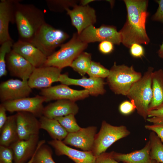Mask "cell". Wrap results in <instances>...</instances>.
<instances>
[{
  "mask_svg": "<svg viewBox=\"0 0 163 163\" xmlns=\"http://www.w3.org/2000/svg\"><path fill=\"white\" fill-rule=\"evenodd\" d=\"M127 15L125 23L119 32L122 43L129 48L134 43L147 45L150 39L146 30V23L149 13L148 1L124 0Z\"/></svg>",
  "mask_w": 163,
  "mask_h": 163,
  "instance_id": "6da1fadb",
  "label": "cell"
},
{
  "mask_svg": "<svg viewBox=\"0 0 163 163\" xmlns=\"http://www.w3.org/2000/svg\"><path fill=\"white\" fill-rule=\"evenodd\" d=\"M16 1L14 20L19 40L30 42L45 22L44 14L41 9L31 4H24Z\"/></svg>",
  "mask_w": 163,
  "mask_h": 163,
  "instance_id": "7a4b0ae2",
  "label": "cell"
},
{
  "mask_svg": "<svg viewBox=\"0 0 163 163\" xmlns=\"http://www.w3.org/2000/svg\"><path fill=\"white\" fill-rule=\"evenodd\" d=\"M154 70L153 67H149L141 78L132 85L126 96L145 121L148 118L149 107L152 98V75Z\"/></svg>",
  "mask_w": 163,
  "mask_h": 163,
  "instance_id": "3957f363",
  "label": "cell"
},
{
  "mask_svg": "<svg viewBox=\"0 0 163 163\" xmlns=\"http://www.w3.org/2000/svg\"><path fill=\"white\" fill-rule=\"evenodd\" d=\"M142 76L141 73L136 71L133 66L117 65L115 62L109 70L107 82L115 94L126 96L132 85Z\"/></svg>",
  "mask_w": 163,
  "mask_h": 163,
  "instance_id": "277c9868",
  "label": "cell"
},
{
  "mask_svg": "<svg viewBox=\"0 0 163 163\" xmlns=\"http://www.w3.org/2000/svg\"><path fill=\"white\" fill-rule=\"evenodd\" d=\"M88 44L82 41L78 34L74 33L67 43L60 48L47 57L44 66H53L61 69L70 66L75 59L87 47Z\"/></svg>",
  "mask_w": 163,
  "mask_h": 163,
  "instance_id": "5b68a950",
  "label": "cell"
},
{
  "mask_svg": "<svg viewBox=\"0 0 163 163\" xmlns=\"http://www.w3.org/2000/svg\"><path fill=\"white\" fill-rule=\"evenodd\" d=\"M69 37V35L63 31L56 29L45 22L30 43L48 57L55 52L56 49L60 46Z\"/></svg>",
  "mask_w": 163,
  "mask_h": 163,
  "instance_id": "8992f818",
  "label": "cell"
},
{
  "mask_svg": "<svg viewBox=\"0 0 163 163\" xmlns=\"http://www.w3.org/2000/svg\"><path fill=\"white\" fill-rule=\"evenodd\" d=\"M130 133L125 126H114L103 120L99 132L96 135L91 152L97 156L105 152L115 142L127 137Z\"/></svg>",
  "mask_w": 163,
  "mask_h": 163,
  "instance_id": "52a82bcc",
  "label": "cell"
},
{
  "mask_svg": "<svg viewBox=\"0 0 163 163\" xmlns=\"http://www.w3.org/2000/svg\"><path fill=\"white\" fill-rule=\"evenodd\" d=\"M78 35L82 41L87 44L104 41H109L118 45L122 43L120 33L113 26L102 25L97 28L93 25H91L83 30Z\"/></svg>",
  "mask_w": 163,
  "mask_h": 163,
  "instance_id": "ba28073f",
  "label": "cell"
},
{
  "mask_svg": "<svg viewBox=\"0 0 163 163\" xmlns=\"http://www.w3.org/2000/svg\"><path fill=\"white\" fill-rule=\"evenodd\" d=\"M46 99L41 95L32 97H25L2 103L7 111L10 112H26L31 113L36 117L43 116L44 108L43 102Z\"/></svg>",
  "mask_w": 163,
  "mask_h": 163,
  "instance_id": "9c48e42d",
  "label": "cell"
},
{
  "mask_svg": "<svg viewBox=\"0 0 163 163\" xmlns=\"http://www.w3.org/2000/svg\"><path fill=\"white\" fill-rule=\"evenodd\" d=\"M40 93L45 98L46 102L62 99L75 102L86 98L90 95L86 90H76L62 84L41 89Z\"/></svg>",
  "mask_w": 163,
  "mask_h": 163,
  "instance_id": "30bf717a",
  "label": "cell"
},
{
  "mask_svg": "<svg viewBox=\"0 0 163 163\" xmlns=\"http://www.w3.org/2000/svg\"><path fill=\"white\" fill-rule=\"evenodd\" d=\"M62 70L53 66L35 68L27 81L28 84L32 89L50 87L54 82H59Z\"/></svg>",
  "mask_w": 163,
  "mask_h": 163,
  "instance_id": "8fae6325",
  "label": "cell"
},
{
  "mask_svg": "<svg viewBox=\"0 0 163 163\" xmlns=\"http://www.w3.org/2000/svg\"><path fill=\"white\" fill-rule=\"evenodd\" d=\"M32 92L27 81L11 79L0 84V100L2 103L28 97Z\"/></svg>",
  "mask_w": 163,
  "mask_h": 163,
  "instance_id": "7c38bea8",
  "label": "cell"
},
{
  "mask_svg": "<svg viewBox=\"0 0 163 163\" xmlns=\"http://www.w3.org/2000/svg\"><path fill=\"white\" fill-rule=\"evenodd\" d=\"M71 19L72 24L76 29L78 34H79L88 27L93 25L96 21L95 10L88 5H74L72 9L66 10Z\"/></svg>",
  "mask_w": 163,
  "mask_h": 163,
  "instance_id": "4fadbf2b",
  "label": "cell"
},
{
  "mask_svg": "<svg viewBox=\"0 0 163 163\" xmlns=\"http://www.w3.org/2000/svg\"><path fill=\"white\" fill-rule=\"evenodd\" d=\"M97 132V128L95 126L81 128L77 132L68 133L62 142L66 145L80 149L83 151L91 152Z\"/></svg>",
  "mask_w": 163,
  "mask_h": 163,
  "instance_id": "5bb4252c",
  "label": "cell"
},
{
  "mask_svg": "<svg viewBox=\"0 0 163 163\" xmlns=\"http://www.w3.org/2000/svg\"><path fill=\"white\" fill-rule=\"evenodd\" d=\"M7 68L12 75L28 81L35 68L21 55L12 50L6 55Z\"/></svg>",
  "mask_w": 163,
  "mask_h": 163,
  "instance_id": "9a60e30c",
  "label": "cell"
},
{
  "mask_svg": "<svg viewBox=\"0 0 163 163\" xmlns=\"http://www.w3.org/2000/svg\"><path fill=\"white\" fill-rule=\"evenodd\" d=\"M59 82L68 86L75 85L83 87L92 96L103 95L106 92L104 88L105 82L101 78H87L83 76L80 79H74L69 77L67 74L65 73L60 75Z\"/></svg>",
  "mask_w": 163,
  "mask_h": 163,
  "instance_id": "2e32d148",
  "label": "cell"
},
{
  "mask_svg": "<svg viewBox=\"0 0 163 163\" xmlns=\"http://www.w3.org/2000/svg\"><path fill=\"white\" fill-rule=\"evenodd\" d=\"M19 139L26 140L32 136L39 135L40 123L37 117L26 112H18L15 114Z\"/></svg>",
  "mask_w": 163,
  "mask_h": 163,
  "instance_id": "e0dca14e",
  "label": "cell"
},
{
  "mask_svg": "<svg viewBox=\"0 0 163 163\" xmlns=\"http://www.w3.org/2000/svg\"><path fill=\"white\" fill-rule=\"evenodd\" d=\"M48 143L55 149L58 156L65 155L75 163H95L96 156L91 152L81 151L70 148L62 141L52 140Z\"/></svg>",
  "mask_w": 163,
  "mask_h": 163,
  "instance_id": "ac0fdd59",
  "label": "cell"
},
{
  "mask_svg": "<svg viewBox=\"0 0 163 163\" xmlns=\"http://www.w3.org/2000/svg\"><path fill=\"white\" fill-rule=\"evenodd\" d=\"M12 50L30 63L35 68L44 66L47 57L29 42L20 40L14 43Z\"/></svg>",
  "mask_w": 163,
  "mask_h": 163,
  "instance_id": "d6986e66",
  "label": "cell"
},
{
  "mask_svg": "<svg viewBox=\"0 0 163 163\" xmlns=\"http://www.w3.org/2000/svg\"><path fill=\"white\" fill-rule=\"evenodd\" d=\"M39 135L26 140L19 139L10 147L12 150L14 163H27L32 157L38 143Z\"/></svg>",
  "mask_w": 163,
  "mask_h": 163,
  "instance_id": "ffe728a7",
  "label": "cell"
},
{
  "mask_svg": "<svg viewBox=\"0 0 163 163\" xmlns=\"http://www.w3.org/2000/svg\"><path fill=\"white\" fill-rule=\"evenodd\" d=\"M16 0H1L0 2V44L12 40L9 32L10 22L14 24Z\"/></svg>",
  "mask_w": 163,
  "mask_h": 163,
  "instance_id": "44dd1931",
  "label": "cell"
},
{
  "mask_svg": "<svg viewBox=\"0 0 163 163\" xmlns=\"http://www.w3.org/2000/svg\"><path fill=\"white\" fill-rule=\"evenodd\" d=\"M79 107L75 101L68 100H59L44 107L43 115L48 118L55 119L69 114L76 115Z\"/></svg>",
  "mask_w": 163,
  "mask_h": 163,
  "instance_id": "7402d4cb",
  "label": "cell"
},
{
  "mask_svg": "<svg viewBox=\"0 0 163 163\" xmlns=\"http://www.w3.org/2000/svg\"><path fill=\"white\" fill-rule=\"evenodd\" d=\"M150 145L149 141L147 142L142 149L130 153L124 154L111 152L113 158L118 162L123 163H150Z\"/></svg>",
  "mask_w": 163,
  "mask_h": 163,
  "instance_id": "603a6c76",
  "label": "cell"
},
{
  "mask_svg": "<svg viewBox=\"0 0 163 163\" xmlns=\"http://www.w3.org/2000/svg\"><path fill=\"white\" fill-rule=\"evenodd\" d=\"M152 98L148 112L163 107V70L154 71L152 75Z\"/></svg>",
  "mask_w": 163,
  "mask_h": 163,
  "instance_id": "cb8c5ba5",
  "label": "cell"
},
{
  "mask_svg": "<svg viewBox=\"0 0 163 163\" xmlns=\"http://www.w3.org/2000/svg\"><path fill=\"white\" fill-rule=\"evenodd\" d=\"M0 131V145L10 147L19 139L16 114L10 115Z\"/></svg>",
  "mask_w": 163,
  "mask_h": 163,
  "instance_id": "d4e9b609",
  "label": "cell"
},
{
  "mask_svg": "<svg viewBox=\"0 0 163 163\" xmlns=\"http://www.w3.org/2000/svg\"><path fill=\"white\" fill-rule=\"evenodd\" d=\"M40 129L46 131L53 139L62 141L68 133L55 119H51L43 116L40 117Z\"/></svg>",
  "mask_w": 163,
  "mask_h": 163,
  "instance_id": "484cf974",
  "label": "cell"
},
{
  "mask_svg": "<svg viewBox=\"0 0 163 163\" xmlns=\"http://www.w3.org/2000/svg\"><path fill=\"white\" fill-rule=\"evenodd\" d=\"M90 53L83 52L73 61L70 67L81 75L83 76L90 68L91 62Z\"/></svg>",
  "mask_w": 163,
  "mask_h": 163,
  "instance_id": "4316f807",
  "label": "cell"
},
{
  "mask_svg": "<svg viewBox=\"0 0 163 163\" xmlns=\"http://www.w3.org/2000/svg\"><path fill=\"white\" fill-rule=\"evenodd\" d=\"M149 141L150 142V157L151 159L163 163V144L160 139L153 132L149 134Z\"/></svg>",
  "mask_w": 163,
  "mask_h": 163,
  "instance_id": "83f0119b",
  "label": "cell"
},
{
  "mask_svg": "<svg viewBox=\"0 0 163 163\" xmlns=\"http://www.w3.org/2000/svg\"><path fill=\"white\" fill-rule=\"evenodd\" d=\"M52 153L48 145H42L36 152L32 163H56L52 158Z\"/></svg>",
  "mask_w": 163,
  "mask_h": 163,
  "instance_id": "f1b7e54d",
  "label": "cell"
},
{
  "mask_svg": "<svg viewBox=\"0 0 163 163\" xmlns=\"http://www.w3.org/2000/svg\"><path fill=\"white\" fill-rule=\"evenodd\" d=\"M14 43L12 40L6 41L1 44L0 47V77L7 73L6 58L8 53L12 50Z\"/></svg>",
  "mask_w": 163,
  "mask_h": 163,
  "instance_id": "f546056e",
  "label": "cell"
},
{
  "mask_svg": "<svg viewBox=\"0 0 163 163\" xmlns=\"http://www.w3.org/2000/svg\"><path fill=\"white\" fill-rule=\"evenodd\" d=\"M75 115L70 114L55 119L58 121L68 133H74L78 131L81 128L77 123Z\"/></svg>",
  "mask_w": 163,
  "mask_h": 163,
  "instance_id": "4dcf8cb0",
  "label": "cell"
},
{
  "mask_svg": "<svg viewBox=\"0 0 163 163\" xmlns=\"http://www.w3.org/2000/svg\"><path fill=\"white\" fill-rule=\"evenodd\" d=\"M109 73V70L100 63L92 61L87 72L89 77L102 79L107 78Z\"/></svg>",
  "mask_w": 163,
  "mask_h": 163,
  "instance_id": "1f68e13d",
  "label": "cell"
},
{
  "mask_svg": "<svg viewBox=\"0 0 163 163\" xmlns=\"http://www.w3.org/2000/svg\"><path fill=\"white\" fill-rule=\"evenodd\" d=\"M46 2L49 9L54 11H62L77 4L76 1L72 0H49Z\"/></svg>",
  "mask_w": 163,
  "mask_h": 163,
  "instance_id": "d6a6232c",
  "label": "cell"
},
{
  "mask_svg": "<svg viewBox=\"0 0 163 163\" xmlns=\"http://www.w3.org/2000/svg\"><path fill=\"white\" fill-rule=\"evenodd\" d=\"M0 163H14L13 152L10 147L0 145Z\"/></svg>",
  "mask_w": 163,
  "mask_h": 163,
  "instance_id": "836d02e7",
  "label": "cell"
},
{
  "mask_svg": "<svg viewBox=\"0 0 163 163\" xmlns=\"http://www.w3.org/2000/svg\"><path fill=\"white\" fill-rule=\"evenodd\" d=\"M146 120L152 124L163 123V107L156 110L149 111Z\"/></svg>",
  "mask_w": 163,
  "mask_h": 163,
  "instance_id": "e575fe53",
  "label": "cell"
},
{
  "mask_svg": "<svg viewBox=\"0 0 163 163\" xmlns=\"http://www.w3.org/2000/svg\"><path fill=\"white\" fill-rule=\"evenodd\" d=\"M119 109L120 112L124 115H128L136 110L134 105L130 101H125L120 105Z\"/></svg>",
  "mask_w": 163,
  "mask_h": 163,
  "instance_id": "d590c367",
  "label": "cell"
},
{
  "mask_svg": "<svg viewBox=\"0 0 163 163\" xmlns=\"http://www.w3.org/2000/svg\"><path fill=\"white\" fill-rule=\"evenodd\" d=\"M141 44L134 43L130 47L129 52L131 55L135 58H142L144 56L145 50Z\"/></svg>",
  "mask_w": 163,
  "mask_h": 163,
  "instance_id": "8d00e7d4",
  "label": "cell"
},
{
  "mask_svg": "<svg viewBox=\"0 0 163 163\" xmlns=\"http://www.w3.org/2000/svg\"><path fill=\"white\" fill-rule=\"evenodd\" d=\"M95 163H120L112 157L111 152H104L96 156Z\"/></svg>",
  "mask_w": 163,
  "mask_h": 163,
  "instance_id": "74e56055",
  "label": "cell"
},
{
  "mask_svg": "<svg viewBox=\"0 0 163 163\" xmlns=\"http://www.w3.org/2000/svg\"><path fill=\"white\" fill-rule=\"evenodd\" d=\"M145 128L155 133L163 143V123L152 125H146Z\"/></svg>",
  "mask_w": 163,
  "mask_h": 163,
  "instance_id": "f35d334b",
  "label": "cell"
},
{
  "mask_svg": "<svg viewBox=\"0 0 163 163\" xmlns=\"http://www.w3.org/2000/svg\"><path fill=\"white\" fill-rule=\"evenodd\" d=\"M114 44L109 41H103L100 43L98 46V49L103 54H109L113 51Z\"/></svg>",
  "mask_w": 163,
  "mask_h": 163,
  "instance_id": "ab89813d",
  "label": "cell"
},
{
  "mask_svg": "<svg viewBox=\"0 0 163 163\" xmlns=\"http://www.w3.org/2000/svg\"><path fill=\"white\" fill-rule=\"evenodd\" d=\"M158 5L156 12L152 16V20L163 23V0H156Z\"/></svg>",
  "mask_w": 163,
  "mask_h": 163,
  "instance_id": "60d3db41",
  "label": "cell"
},
{
  "mask_svg": "<svg viewBox=\"0 0 163 163\" xmlns=\"http://www.w3.org/2000/svg\"><path fill=\"white\" fill-rule=\"evenodd\" d=\"M6 109L2 103L0 104V129H1L6 122L8 117L7 116Z\"/></svg>",
  "mask_w": 163,
  "mask_h": 163,
  "instance_id": "b9f144b4",
  "label": "cell"
},
{
  "mask_svg": "<svg viewBox=\"0 0 163 163\" xmlns=\"http://www.w3.org/2000/svg\"><path fill=\"white\" fill-rule=\"evenodd\" d=\"M45 143V140H41L38 143V144L37 146L36 151L35 152L34 154V155L32 156V157L31 158L27 163H32L34 157V155L38 150V149L40 148V147L43 144Z\"/></svg>",
  "mask_w": 163,
  "mask_h": 163,
  "instance_id": "7bdbcfd3",
  "label": "cell"
},
{
  "mask_svg": "<svg viewBox=\"0 0 163 163\" xmlns=\"http://www.w3.org/2000/svg\"><path fill=\"white\" fill-rule=\"evenodd\" d=\"M157 53L159 57L163 59V42L162 44L160 45Z\"/></svg>",
  "mask_w": 163,
  "mask_h": 163,
  "instance_id": "ee69618b",
  "label": "cell"
},
{
  "mask_svg": "<svg viewBox=\"0 0 163 163\" xmlns=\"http://www.w3.org/2000/svg\"><path fill=\"white\" fill-rule=\"evenodd\" d=\"M93 0H83L80 2L81 5L83 6H85L88 5L89 3L94 1Z\"/></svg>",
  "mask_w": 163,
  "mask_h": 163,
  "instance_id": "f6af8a7d",
  "label": "cell"
},
{
  "mask_svg": "<svg viewBox=\"0 0 163 163\" xmlns=\"http://www.w3.org/2000/svg\"><path fill=\"white\" fill-rule=\"evenodd\" d=\"M150 163H161L158 162L154 160H151V161Z\"/></svg>",
  "mask_w": 163,
  "mask_h": 163,
  "instance_id": "bcb514c9",
  "label": "cell"
}]
</instances>
